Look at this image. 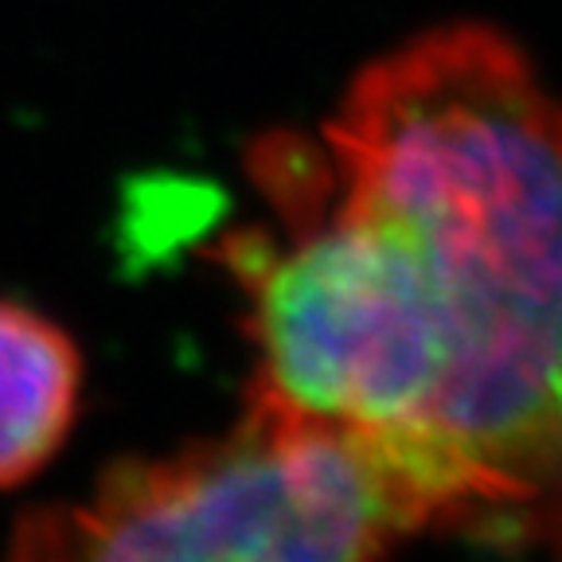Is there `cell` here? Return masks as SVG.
Instances as JSON below:
<instances>
[{"label":"cell","mask_w":562,"mask_h":562,"mask_svg":"<svg viewBox=\"0 0 562 562\" xmlns=\"http://www.w3.org/2000/svg\"><path fill=\"white\" fill-rule=\"evenodd\" d=\"M333 195L391 227L438 316L414 453L465 531L562 547V102L488 27L371 63L328 125Z\"/></svg>","instance_id":"cell-1"},{"label":"cell","mask_w":562,"mask_h":562,"mask_svg":"<svg viewBox=\"0 0 562 562\" xmlns=\"http://www.w3.org/2000/svg\"><path fill=\"white\" fill-rule=\"evenodd\" d=\"M441 527L438 504L379 434L313 418L250 386L223 438L130 457L82 504L16 524L20 559H371Z\"/></svg>","instance_id":"cell-2"},{"label":"cell","mask_w":562,"mask_h":562,"mask_svg":"<svg viewBox=\"0 0 562 562\" xmlns=\"http://www.w3.org/2000/svg\"><path fill=\"white\" fill-rule=\"evenodd\" d=\"M82 356L44 313L0 297V488L32 481L67 441Z\"/></svg>","instance_id":"cell-4"},{"label":"cell","mask_w":562,"mask_h":562,"mask_svg":"<svg viewBox=\"0 0 562 562\" xmlns=\"http://www.w3.org/2000/svg\"><path fill=\"white\" fill-rule=\"evenodd\" d=\"M293 238L238 231L223 262L246 293L255 391L414 449L438 398V316L403 238L333 195V168L285 203Z\"/></svg>","instance_id":"cell-3"},{"label":"cell","mask_w":562,"mask_h":562,"mask_svg":"<svg viewBox=\"0 0 562 562\" xmlns=\"http://www.w3.org/2000/svg\"><path fill=\"white\" fill-rule=\"evenodd\" d=\"M559 496H562V469H559Z\"/></svg>","instance_id":"cell-5"}]
</instances>
